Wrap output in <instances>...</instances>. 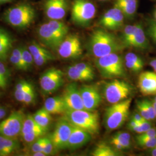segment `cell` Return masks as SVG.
<instances>
[{
	"label": "cell",
	"mask_w": 156,
	"mask_h": 156,
	"mask_svg": "<svg viewBox=\"0 0 156 156\" xmlns=\"http://www.w3.org/2000/svg\"><path fill=\"white\" fill-rule=\"evenodd\" d=\"M140 125L142 128V133L148 131L149 129H151L152 127V125L151 124V122L146 120L142 122L141 123H140Z\"/></svg>",
	"instance_id": "46"
},
{
	"label": "cell",
	"mask_w": 156,
	"mask_h": 156,
	"mask_svg": "<svg viewBox=\"0 0 156 156\" xmlns=\"http://www.w3.org/2000/svg\"><path fill=\"white\" fill-rule=\"evenodd\" d=\"M64 83V73L56 68L46 69L39 78V84L45 94H51L58 89Z\"/></svg>",
	"instance_id": "10"
},
{
	"label": "cell",
	"mask_w": 156,
	"mask_h": 156,
	"mask_svg": "<svg viewBox=\"0 0 156 156\" xmlns=\"http://www.w3.org/2000/svg\"><path fill=\"white\" fill-rule=\"evenodd\" d=\"M112 138L117 140H129L131 141V135L127 133L118 132L115 134Z\"/></svg>",
	"instance_id": "44"
},
{
	"label": "cell",
	"mask_w": 156,
	"mask_h": 156,
	"mask_svg": "<svg viewBox=\"0 0 156 156\" xmlns=\"http://www.w3.org/2000/svg\"><path fill=\"white\" fill-rule=\"evenodd\" d=\"M62 97L67 110H85L80 89L76 83L68 84L63 92Z\"/></svg>",
	"instance_id": "13"
},
{
	"label": "cell",
	"mask_w": 156,
	"mask_h": 156,
	"mask_svg": "<svg viewBox=\"0 0 156 156\" xmlns=\"http://www.w3.org/2000/svg\"><path fill=\"white\" fill-rule=\"evenodd\" d=\"M64 118L73 126L82 128L91 135L99 131V115L94 111L86 110H67Z\"/></svg>",
	"instance_id": "3"
},
{
	"label": "cell",
	"mask_w": 156,
	"mask_h": 156,
	"mask_svg": "<svg viewBox=\"0 0 156 156\" xmlns=\"http://www.w3.org/2000/svg\"><path fill=\"white\" fill-rule=\"evenodd\" d=\"M26 115L22 111H16L0 123V135L4 136L17 138L20 135Z\"/></svg>",
	"instance_id": "9"
},
{
	"label": "cell",
	"mask_w": 156,
	"mask_h": 156,
	"mask_svg": "<svg viewBox=\"0 0 156 156\" xmlns=\"http://www.w3.org/2000/svg\"><path fill=\"white\" fill-rule=\"evenodd\" d=\"M125 60H129L134 62L140 66L144 67V62L140 56L133 53H128L125 56Z\"/></svg>",
	"instance_id": "41"
},
{
	"label": "cell",
	"mask_w": 156,
	"mask_h": 156,
	"mask_svg": "<svg viewBox=\"0 0 156 156\" xmlns=\"http://www.w3.org/2000/svg\"></svg>",
	"instance_id": "61"
},
{
	"label": "cell",
	"mask_w": 156,
	"mask_h": 156,
	"mask_svg": "<svg viewBox=\"0 0 156 156\" xmlns=\"http://www.w3.org/2000/svg\"><path fill=\"white\" fill-rule=\"evenodd\" d=\"M138 123H138L137 122H136L135 120H134V119H131V120H130V122L128 123V128L130 129L131 128L134 127V126H136Z\"/></svg>",
	"instance_id": "49"
},
{
	"label": "cell",
	"mask_w": 156,
	"mask_h": 156,
	"mask_svg": "<svg viewBox=\"0 0 156 156\" xmlns=\"http://www.w3.org/2000/svg\"><path fill=\"white\" fill-rule=\"evenodd\" d=\"M154 17H155L156 20V10L155 11V12H154Z\"/></svg>",
	"instance_id": "57"
},
{
	"label": "cell",
	"mask_w": 156,
	"mask_h": 156,
	"mask_svg": "<svg viewBox=\"0 0 156 156\" xmlns=\"http://www.w3.org/2000/svg\"><path fill=\"white\" fill-rule=\"evenodd\" d=\"M91 135L82 128L73 126V129L67 144V149L76 150L89 142Z\"/></svg>",
	"instance_id": "17"
},
{
	"label": "cell",
	"mask_w": 156,
	"mask_h": 156,
	"mask_svg": "<svg viewBox=\"0 0 156 156\" xmlns=\"http://www.w3.org/2000/svg\"><path fill=\"white\" fill-rule=\"evenodd\" d=\"M95 63L103 78L113 79L126 76L123 57L116 53L97 58Z\"/></svg>",
	"instance_id": "4"
},
{
	"label": "cell",
	"mask_w": 156,
	"mask_h": 156,
	"mask_svg": "<svg viewBox=\"0 0 156 156\" xmlns=\"http://www.w3.org/2000/svg\"><path fill=\"white\" fill-rule=\"evenodd\" d=\"M79 89L85 110L94 111L101 102V96L98 89L94 86H83Z\"/></svg>",
	"instance_id": "14"
},
{
	"label": "cell",
	"mask_w": 156,
	"mask_h": 156,
	"mask_svg": "<svg viewBox=\"0 0 156 156\" xmlns=\"http://www.w3.org/2000/svg\"><path fill=\"white\" fill-rule=\"evenodd\" d=\"M132 99L126 100L112 104L106 109L105 124L109 130L116 129L123 126L127 119Z\"/></svg>",
	"instance_id": "6"
},
{
	"label": "cell",
	"mask_w": 156,
	"mask_h": 156,
	"mask_svg": "<svg viewBox=\"0 0 156 156\" xmlns=\"http://www.w3.org/2000/svg\"><path fill=\"white\" fill-rule=\"evenodd\" d=\"M93 156H118L120 154L118 151L111 146L104 143H101L96 146L91 153Z\"/></svg>",
	"instance_id": "26"
},
{
	"label": "cell",
	"mask_w": 156,
	"mask_h": 156,
	"mask_svg": "<svg viewBox=\"0 0 156 156\" xmlns=\"http://www.w3.org/2000/svg\"><path fill=\"white\" fill-rule=\"evenodd\" d=\"M115 7L119 9L124 17L128 19L133 18L137 11L138 0H115Z\"/></svg>",
	"instance_id": "22"
},
{
	"label": "cell",
	"mask_w": 156,
	"mask_h": 156,
	"mask_svg": "<svg viewBox=\"0 0 156 156\" xmlns=\"http://www.w3.org/2000/svg\"><path fill=\"white\" fill-rule=\"evenodd\" d=\"M6 115V111L5 109L3 107L0 109V120L3 119L5 117Z\"/></svg>",
	"instance_id": "50"
},
{
	"label": "cell",
	"mask_w": 156,
	"mask_h": 156,
	"mask_svg": "<svg viewBox=\"0 0 156 156\" xmlns=\"http://www.w3.org/2000/svg\"><path fill=\"white\" fill-rule=\"evenodd\" d=\"M33 156H46L45 153L43 151H37L35 153H32Z\"/></svg>",
	"instance_id": "52"
},
{
	"label": "cell",
	"mask_w": 156,
	"mask_h": 156,
	"mask_svg": "<svg viewBox=\"0 0 156 156\" xmlns=\"http://www.w3.org/2000/svg\"><path fill=\"white\" fill-rule=\"evenodd\" d=\"M74 66L81 72L87 75L93 79H94L95 73L94 69L90 66L89 64L84 62H80V63L75 64Z\"/></svg>",
	"instance_id": "36"
},
{
	"label": "cell",
	"mask_w": 156,
	"mask_h": 156,
	"mask_svg": "<svg viewBox=\"0 0 156 156\" xmlns=\"http://www.w3.org/2000/svg\"><path fill=\"white\" fill-rule=\"evenodd\" d=\"M125 66L129 71L134 73H139L143 68V67L129 60H125Z\"/></svg>",
	"instance_id": "43"
},
{
	"label": "cell",
	"mask_w": 156,
	"mask_h": 156,
	"mask_svg": "<svg viewBox=\"0 0 156 156\" xmlns=\"http://www.w3.org/2000/svg\"><path fill=\"white\" fill-rule=\"evenodd\" d=\"M33 116L35 121L39 126L44 128L46 131H48L52 118L51 116V114L44 107L36 112L33 115Z\"/></svg>",
	"instance_id": "24"
},
{
	"label": "cell",
	"mask_w": 156,
	"mask_h": 156,
	"mask_svg": "<svg viewBox=\"0 0 156 156\" xmlns=\"http://www.w3.org/2000/svg\"><path fill=\"white\" fill-rule=\"evenodd\" d=\"M95 13L94 4L89 0H74L71 18L75 24L82 27L89 26L95 16Z\"/></svg>",
	"instance_id": "7"
},
{
	"label": "cell",
	"mask_w": 156,
	"mask_h": 156,
	"mask_svg": "<svg viewBox=\"0 0 156 156\" xmlns=\"http://www.w3.org/2000/svg\"><path fill=\"white\" fill-rule=\"evenodd\" d=\"M129 47H134V48L140 50H146L149 48V42L142 24H136V27Z\"/></svg>",
	"instance_id": "23"
},
{
	"label": "cell",
	"mask_w": 156,
	"mask_h": 156,
	"mask_svg": "<svg viewBox=\"0 0 156 156\" xmlns=\"http://www.w3.org/2000/svg\"><path fill=\"white\" fill-rule=\"evenodd\" d=\"M11 78V71L4 62L0 61V89L5 90Z\"/></svg>",
	"instance_id": "31"
},
{
	"label": "cell",
	"mask_w": 156,
	"mask_h": 156,
	"mask_svg": "<svg viewBox=\"0 0 156 156\" xmlns=\"http://www.w3.org/2000/svg\"><path fill=\"white\" fill-rule=\"evenodd\" d=\"M13 44L11 34L0 27V61L5 62L9 56Z\"/></svg>",
	"instance_id": "21"
},
{
	"label": "cell",
	"mask_w": 156,
	"mask_h": 156,
	"mask_svg": "<svg viewBox=\"0 0 156 156\" xmlns=\"http://www.w3.org/2000/svg\"><path fill=\"white\" fill-rule=\"evenodd\" d=\"M68 33V26L60 20H50L42 24L38 30L40 40L52 49H57Z\"/></svg>",
	"instance_id": "2"
},
{
	"label": "cell",
	"mask_w": 156,
	"mask_h": 156,
	"mask_svg": "<svg viewBox=\"0 0 156 156\" xmlns=\"http://www.w3.org/2000/svg\"><path fill=\"white\" fill-rule=\"evenodd\" d=\"M153 106H154V110H155V114H156V102H153Z\"/></svg>",
	"instance_id": "56"
},
{
	"label": "cell",
	"mask_w": 156,
	"mask_h": 156,
	"mask_svg": "<svg viewBox=\"0 0 156 156\" xmlns=\"http://www.w3.org/2000/svg\"><path fill=\"white\" fill-rule=\"evenodd\" d=\"M34 131H41L46 133L47 131L39 126L34 119L33 116L32 115H28L26 116L24 118L20 135Z\"/></svg>",
	"instance_id": "25"
},
{
	"label": "cell",
	"mask_w": 156,
	"mask_h": 156,
	"mask_svg": "<svg viewBox=\"0 0 156 156\" xmlns=\"http://www.w3.org/2000/svg\"><path fill=\"white\" fill-rule=\"evenodd\" d=\"M4 156L10 155L20 148V143L17 138H11L2 136Z\"/></svg>",
	"instance_id": "29"
},
{
	"label": "cell",
	"mask_w": 156,
	"mask_h": 156,
	"mask_svg": "<svg viewBox=\"0 0 156 156\" xmlns=\"http://www.w3.org/2000/svg\"><path fill=\"white\" fill-rule=\"evenodd\" d=\"M10 62L16 69L24 71L22 48H17L12 51Z\"/></svg>",
	"instance_id": "30"
},
{
	"label": "cell",
	"mask_w": 156,
	"mask_h": 156,
	"mask_svg": "<svg viewBox=\"0 0 156 156\" xmlns=\"http://www.w3.org/2000/svg\"><path fill=\"white\" fill-rule=\"evenodd\" d=\"M73 127V125L64 117L57 122L53 133L49 137L56 150L67 149Z\"/></svg>",
	"instance_id": "11"
},
{
	"label": "cell",
	"mask_w": 156,
	"mask_h": 156,
	"mask_svg": "<svg viewBox=\"0 0 156 156\" xmlns=\"http://www.w3.org/2000/svg\"><path fill=\"white\" fill-rule=\"evenodd\" d=\"M67 10V0H48L45 2V13L50 20H62L66 15Z\"/></svg>",
	"instance_id": "16"
},
{
	"label": "cell",
	"mask_w": 156,
	"mask_h": 156,
	"mask_svg": "<svg viewBox=\"0 0 156 156\" xmlns=\"http://www.w3.org/2000/svg\"><path fill=\"white\" fill-rule=\"evenodd\" d=\"M154 102H156V97H155V98H154Z\"/></svg>",
	"instance_id": "59"
},
{
	"label": "cell",
	"mask_w": 156,
	"mask_h": 156,
	"mask_svg": "<svg viewBox=\"0 0 156 156\" xmlns=\"http://www.w3.org/2000/svg\"><path fill=\"white\" fill-rule=\"evenodd\" d=\"M99 1H108V0H99Z\"/></svg>",
	"instance_id": "58"
},
{
	"label": "cell",
	"mask_w": 156,
	"mask_h": 156,
	"mask_svg": "<svg viewBox=\"0 0 156 156\" xmlns=\"http://www.w3.org/2000/svg\"><path fill=\"white\" fill-rule=\"evenodd\" d=\"M33 85L28 81L22 80L16 84L15 91V97L19 102H23L24 95Z\"/></svg>",
	"instance_id": "27"
},
{
	"label": "cell",
	"mask_w": 156,
	"mask_h": 156,
	"mask_svg": "<svg viewBox=\"0 0 156 156\" xmlns=\"http://www.w3.org/2000/svg\"><path fill=\"white\" fill-rule=\"evenodd\" d=\"M67 76L73 81L89 82L93 79L84 73L77 69L75 66L68 67L67 69Z\"/></svg>",
	"instance_id": "28"
},
{
	"label": "cell",
	"mask_w": 156,
	"mask_h": 156,
	"mask_svg": "<svg viewBox=\"0 0 156 156\" xmlns=\"http://www.w3.org/2000/svg\"><path fill=\"white\" fill-rule=\"evenodd\" d=\"M133 90L132 86L126 82L115 79L105 84L104 95L108 102L113 104L128 98Z\"/></svg>",
	"instance_id": "8"
},
{
	"label": "cell",
	"mask_w": 156,
	"mask_h": 156,
	"mask_svg": "<svg viewBox=\"0 0 156 156\" xmlns=\"http://www.w3.org/2000/svg\"><path fill=\"white\" fill-rule=\"evenodd\" d=\"M148 33L156 44V30L150 24H149Z\"/></svg>",
	"instance_id": "47"
},
{
	"label": "cell",
	"mask_w": 156,
	"mask_h": 156,
	"mask_svg": "<svg viewBox=\"0 0 156 156\" xmlns=\"http://www.w3.org/2000/svg\"><path fill=\"white\" fill-rule=\"evenodd\" d=\"M137 145L146 149H152L156 146V137L153 138H138L136 136Z\"/></svg>",
	"instance_id": "34"
},
{
	"label": "cell",
	"mask_w": 156,
	"mask_h": 156,
	"mask_svg": "<svg viewBox=\"0 0 156 156\" xmlns=\"http://www.w3.org/2000/svg\"><path fill=\"white\" fill-rule=\"evenodd\" d=\"M124 48L122 42L113 34L103 29L96 30L90 38V51L96 58L117 53Z\"/></svg>",
	"instance_id": "1"
},
{
	"label": "cell",
	"mask_w": 156,
	"mask_h": 156,
	"mask_svg": "<svg viewBox=\"0 0 156 156\" xmlns=\"http://www.w3.org/2000/svg\"><path fill=\"white\" fill-rule=\"evenodd\" d=\"M28 49L33 56L34 64L37 66H42L55 58L49 50L37 43H32L28 46Z\"/></svg>",
	"instance_id": "19"
},
{
	"label": "cell",
	"mask_w": 156,
	"mask_h": 156,
	"mask_svg": "<svg viewBox=\"0 0 156 156\" xmlns=\"http://www.w3.org/2000/svg\"><path fill=\"white\" fill-rule=\"evenodd\" d=\"M150 65L151 67H152L154 69V71L156 73V59L154 58L153 60H152L150 62Z\"/></svg>",
	"instance_id": "51"
},
{
	"label": "cell",
	"mask_w": 156,
	"mask_h": 156,
	"mask_svg": "<svg viewBox=\"0 0 156 156\" xmlns=\"http://www.w3.org/2000/svg\"><path fill=\"white\" fill-rule=\"evenodd\" d=\"M131 119H134V120H135L136 122H137L138 123H141L142 122L145 120V119L142 117L138 112L133 113V115H132Z\"/></svg>",
	"instance_id": "48"
},
{
	"label": "cell",
	"mask_w": 156,
	"mask_h": 156,
	"mask_svg": "<svg viewBox=\"0 0 156 156\" xmlns=\"http://www.w3.org/2000/svg\"><path fill=\"white\" fill-rule=\"evenodd\" d=\"M35 12L33 7L27 4H21L12 6L6 11L4 20L8 24L15 28H27L33 22Z\"/></svg>",
	"instance_id": "5"
},
{
	"label": "cell",
	"mask_w": 156,
	"mask_h": 156,
	"mask_svg": "<svg viewBox=\"0 0 156 156\" xmlns=\"http://www.w3.org/2000/svg\"><path fill=\"white\" fill-rule=\"evenodd\" d=\"M144 101L147 112L149 113L151 120H155L156 118V114H155V110L153 104V102H151L147 100H144Z\"/></svg>",
	"instance_id": "42"
},
{
	"label": "cell",
	"mask_w": 156,
	"mask_h": 156,
	"mask_svg": "<svg viewBox=\"0 0 156 156\" xmlns=\"http://www.w3.org/2000/svg\"><path fill=\"white\" fill-rule=\"evenodd\" d=\"M136 27V24L128 25L124 28L121 42L124 48L129 47V43L133 37Z\"/></svg>",
	"instance_id": "32"
},
{
	"label": "cell",
	"mask_w": 156,
	"mask_h": 156,
	"mask_svg": "<svg viewBox=\"0 0 156 156\" xmlns=\"http://www.w3.org/2000/svg\"><path fill=\"white\" fill-rule=\"evenodd\" d=\"M138 138H153L156 137V128L151 127L148 131L136 136Z\"/></svg>",
	"instance_id": "45"
},
{
	"label": "cell",
	"mask_w": 156,
	"mask_h": 156,
	"mask_svg": "<svg viewBox=\"0 0 156 156\" xmlns=\"http://www.w3.org/2000/svg\"><path fill=\"white\" fill-rule=\"evenodd\" d=\"M138 86L145 95L156 94V73L146 71L140 74Z\"/></svg>",
	"instance_id": "18"
},
{
	"label": "cell",
	"mask_w": 156,
	"mask_h": 156,
	"mask_svg": "<svg viewBox=\"0 0 156 156\" xmlns=\"http://www.w3.org/2000/svg\"><path fill=\"white\" fill-rule=\"evenodd\" d=\"M59 56L63 58L74 59L82 56L83 50L79 37L76 35H67L57 48Z\"/></svg>",
	"instance_id": "12"
},
{
	"label": "cell",
	"mask_w": 156,
	"mask_h": 156,
	"mask_svg": "<svg viewBox=\"0 0 156 156\" xmlns=\"http://www.w3.org/2000/svg\"><path fill=\"white\" fill-rule=\"evenodd\" d=\"M45 138H39L38 140L34 141L32 144L31 147V151L32 153H35L37 151H43L44 144H45Z\"/></svg>",
	"instance_id": "39"
},
{
	"label": "cell",
	"mask_w": 156,
	"mask_h": 156,
	"mask_svg": "<svg viewBox=\"0 0 156 156\" xmlns=\"http://www.w3.org/2000/svg\"><path fill=\"white\" fill-rule=\"evenodd\" d=\"M124 16L116 7H113L106 11L101 18L100 24L110 30H117L122 28Z\"/></svg>",
	"instance_id": "15"
},
{
	"label": "cell",
	"mask_w": 156,
	"mask_h": 156,
	"mask_svg": "<svg viewBox=\"0 0 156 156\" xmlns=\"http://www.w3.org/2000/svg\"><path fill=\"white\" fill-rule=\"evenodd\" d=\"M35 98H36V93H35V91L33 86L31 87V89L28 90L27 93L24 95L23 103L26 105L33 104L35 102Z\"/></svg>",
	"instance_id": "37"
},
{
	"label": "cell",
	"mask_w": 156,
	"mask_h": 156,
	"mask_svg": "<svg viewBox=\"0 0 156 156\" xmlns=\"http://www.w3.org/2000/svg\"><path fill=\"white\" fill-rule=\"evenodd\" d=\"M22 51L24 71H27L32 68L34 63L33 56L28 49L22 48Z\"/></svg>",
	"instance_id": "33"
},
{
	"label": "cell",
	"mask_w": 156,
	"mask_h": 156,
	"mask_svg": "<svg viewBox=\"0 0 156 156\" xmlns=\"http://www.w3.org/2000/svg\"><path fill=\"white\" fill-rule=\"evenodd\" d=\"M151 149L150 154H151V156H156V146L154 147Z\"/></svg>",
	"instance_id": "53"
},
{
	"label": "cell",
	"mask_w": 156,
	"mask_h": 156,
	"mask_svg": "<svg viewBox=\"0 0 156 156\" xmlns=\"http://www.w3.org/2000/svg\"><path fill=\"white\" fill-rule=\"evenodd\" d=\"M12 0H0V4H3V3H6L11 1Z\"/></svg>",
	"instance_id": "55"
},
{
	"label": "cell",
	"mask_w": 156,
	"mask_h": 156,
	"mask_svg": "<svg viewBox=\"0 0 156 156\" xmlns=\"http://www.w3.org/2000/svg\"><path fill=\"white\" fill-rule=\"evenodd\" d=\"M44 107L51 115L64 113L67 111V108L62 96L51 97L47 98L45 101Z\"/></svg>",
	"instance_id": "20"
},
{
	"label": "cell",
	"mask_w": 156,
	"mask_h": 156,
	"mask_svg": "<svg viewBox=\"0 0 156 156\" xmlns=\"http://www.w3.org/2000/svg\"><path fill=\"white\" fill-rule=\"evenodd\" d=\"M2 108V106H0V109H1V108Z\"/></svg>",
	"instance_id": "60"
},
{
	"label": "cell",
	"mask_w": 156,
	"mask_h": 156,
	"mask_svg": "<svg viewBox=\"0 0 156 156\" xmlns=\"http://www.w3.org/2000/svg\"><path fill=\"white\" fill-rule=\"evenodd\" d=\"M136 108L138 110V112L140 113V115L144 117L145 120L151 121V119H150L149 113L147 111V109L145 106L144 100L139 101L137 102Z\"/></svg>",
	"instance_id": "38"
},
{
	"label": "cell",
	"mask_w": 156,
	"mask_h": 156,
	"mask_svg": "<svg viewBox=\"0 0 156 156\" xmlns=\"http://www.w3.org/2000/svg\"><path fill=\"white\" fill-rule=\"evenodd\" d=\"M44 134H45V133L44 132L34 131V132L29 133L27 134L22 135L20 136L25 143H26L27 144H33L34 141H35L36 140L41 138Z\"/></svg>",
	"instance_id": "35"
},
{
	"label": "cell",
	"mask_w": 156,
	"mask_h": 156,
	"mask_svg": "<svg viewBox=\"0 0 156 156\" xmlns=\"http://www.w3.org/2000/svg\"><path fill=\"white\" fill-rule=\"evenodd\" d=\"M149 24H150L156 30V20H151L149 22Z\"/></svg>",
	"instance_id": "54"
},
{
	"label": "cell",
	"mask_w": 156,
	"mask_h": 156,
	"mask_svg": "<svg viewBox=\"0 0 156 156\" xmlns=\"http://www.w3.org/2000/svg\"><path fill=\"white\" fill-rule=\"evenodd\" d=\"M56 149L50 138L45 137V144L43 149V152L45 153L46 156H48L51 154Z\"/></svg>",
	"instance_id": "40"
}]
</instances>
